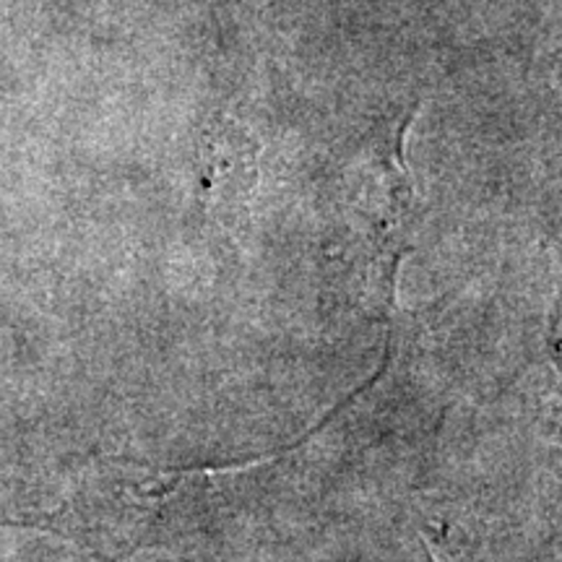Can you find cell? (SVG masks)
<instances>
[{"mask_svg":"<svg viewBox=\"0 0 562 562\" xmlns=\"http://www.w3.org/2000/svg\"><path fill=\"white\" fill-rule=\"evenodd\" d=\"M430 552H432V560L435 562H456L453 554L448 552V547H442V544L430 542Z\"/></svg>","mask_w":562,"mask_h":562,"instance_id":"obj_1","label":"cell"}]
</instances>
